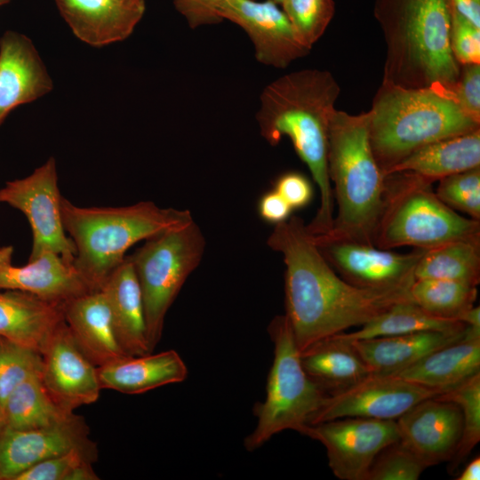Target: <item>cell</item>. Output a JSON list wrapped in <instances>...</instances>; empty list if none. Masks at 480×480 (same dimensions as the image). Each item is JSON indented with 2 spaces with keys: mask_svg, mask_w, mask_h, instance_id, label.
I'll list each match as a JSON object with an SVG mask.
<instances>
[{
  "mask_svg": "<svg viewBox=\"0 0 480 480\" xmlns=\"http://www.w3.org/2000/svg\"><path fill=\"white\" fill-rule=\"evenodd\" d=\"M269 248L285 265V316L302 352L353 326H362L395 304L412 300L407 283L384 288L351 284L339 276L318 250L303 220L291 216L276 224Z\"/></svg>",
  "mask_w": 480,
  "mask_h": 480,
  "instance_id": "1",
  "label": "cell"
},
{
  "mask_svg": "<svg viewBox=\"0 0 480 480\" xmlns=\"http://www.w3.org/2000/svg\"><path fill=\"white\" fill-rule=\"evenodd\" d=\"M340 87L328 70L307 68L284 75L261 92L256 114L260 133L272 146L290 139L318 187L320 205L306 225L312 235L329 231L334 198L329 177L328 129Z\"/></svg>",
  "mask_w": 480,
  "mask_h": 480,
  "instance_id": "2",
  "label": "cell"
},
{
  "mask_svg": "<svg viewBox=\"0 0 480 480\" xmlns=\"http://www.w3.org/2000/svg\"><path fill=\"white\" fill-rule=\"evenodd\" d=\"M386 44L382 82L448 97L460 65L450 46L449 0H374Z\"/></svg>",
  "mask_w": 480,
  "mask_h": 480,
  "instance_id": "3",
  "label": "cell"
},
{
  "mask_svg": "<svg viewBox=\"0 0 480 480\" xmlns=\"http://www.w3.org/2000/svg\"><path fill=\"white\" fill-rule=\"evenodd\" d=\"M368 122V111L352 115L336 109L331 118L327 162L337 214L326 233L372 243L385 204L386 177L370 144Z\"/></svg>",
  "mask_w": 480,
  "mask_h": 480,
  "instance_id": "4",
  "label": "cell"
},
{
  "mask_svg": "<svg viewBox=\"0 0 480 480\" xmlns=\"http://www.w3.org/2000/svg\"><path fill=\"white\" fill-rule=\"evenodd\" d=\"M66 232L76 248L74 265L92 290H100L136 243L193 219L188 210L144 201L121 207H81L61 200Z\"/></svg>",
  "mask_w": 480,
  "mask_h": 480,
  "instance_id": "5",
  "label": "cell"
},
{
  "mask_svg": "<svg viewBox=\"0 0 480 480\" xmlns=\"http://www.w3.org/2000/svg\"><path fill=\"white\" fill-rule=\"evenodd\" d=\"M369 113L370 144L385 173L431 142L480 129L451 98L432 89H405L382 82Z\"/></svg>",
  "mask_w": 480,
  "mask_h": 480,
  "instance_id": "6",
  "label": "cell"
},
{
  "mask_svg": "<svg viewBox=\"0 0 480 480\" xmlns=\"http://www.w3.org/2000/svg\"><path fill=\"white\" fill-rule=\"evenodd\" d=\"M385 177V204L372 235L375 246L428 250L457 240L480 241L479 220L444 204L432 183L407 172Z\"/></svg>",
  "mask_w": 480,
  "mask_h": 480,
  "instance_id": "7",
  "label": "cell"
},
{
  "mask_svg": "<svg viewBox=\"0 0 480 480\" xmlns=\"http://www.w3.org/2000/svg\"><path fill=\"white\" fill-rule=\"evenodd\" d=\"M268 332L274 344V360L265 400L253 406L258 420L255 429L244 439L248 451L258 449L281 431L300 432L327 396L304 371L286 316L274 317Z\"/></svg>",
  "mask_w": 480,
  "mask_h": 480,
  "instance_id": "8",
  "label": "cell"
},
{
  "mask_svg": "<svg viewBox=\"0 0 480 480\" xmlns=\"http://www.w3.org/2000/svg\"><path fill=\"white\" fill-rule=\"evenodd\" d=\"M130 255L140 286L149 351L160 341L165 316L205 251L194 219L147 240Z\"/></svg>",
  "mask_w": 480,
  "mask_h": 480,
  "instance_id": "9",
  "label": "cell"
},
{
  "mask_svg": "<svg viewBox=\"0 0 480 480\" xmlns=\"http://www.w3.org/2000/svg\"><path fill=\"white\" fill-rule=\"evenodd\" d=\"M62 197L54 157H50L30 175L9 181L0 188V203L20 210L29 222L32 248L28 260L45 252H54L74 263L76 248L64 228Z\"/></svg>",
  "mask_w": 480,
  "mask_h": 480,
  "instance_id": "10",
  "label": "cell"
},
{
  "mask_svg": "<svg viewBox=\"0 0 480 480\" xmlns=\"http://www.w3.org/2000/svg\"><path fill=\"white\" fill-rule=\"evenodd\" d=\"M320 442L341 480H366L377 455L399 440L396 420L346 417L305 426L300 432Z\"/></svg>",
  "mask_w": 480,
  "mask_h": 480,
  "instance_id": "11",
  "label": "cell"
},
{
  "mask_svg": "<svg viewBox=\"0 0 480 480\" xmlns=\"http://www.w3.org/2000/svg\"><path fill=\"white\" fill-rule=\"evenodd\" d=\"M330 266L348 283L364 288H384L411 283L424 250L398 253L372 243L327 233L312 235Z\"/></svg>",
  "mask_w": 480,
  "mask_h": 480,
  "instance_id": "12",
  "label": "cell"
},
{
  "mask_svg": "<svg viewBox=\"0 0 480 480\" xmlns=\"http://www.w3.org/2000/svg\"><path fill=\"white\" fill-rule=\"evenodd\" d=\"M445 391L395 375L371 373L341 392L327 395L308 425L346 417L396 420L420 401Z\"/></svg>",
  "mask_w": 480,
  "mask_h": 480,
  "instance_id": "13",
  "label": "cell"
},
{
  "mask_svg": "<svg viewBox=\"0 0 480 480\" xmlns=\"http://www.w3.org/2000/svg\"><path fill=\"white\" fill-rule=\"evenodd\" d=\"M217 13L244 30L256 60L266 66L285 68L311 50L301 43L279 4L271 0H221Z\"/></svg>",
  "mask_w": 480,
  "mask_h": 480,
  "instance_id": "14",
  "label": "cell"
},
{
  "mask_svg": "<svg viewBox=\"0 0 480 480\" xmlns=\"http://www.w3.org/2000/svg\"><path fill=\"white\" fill-rule=\"evenodd\" d=\"M41 354L42 382L63 410L74 412L99 399L102 388L98 366L79 347L66 323L56 330Z\"/></svg>",
  "mask_w": 480,
  "mask_h": 480,
  "instance_id": "15",
  "label": "cell"
},
{
  "mask_svg": "<svg viewBox=\"0 0 480 480\" xmlns=\"http://www.w3.org/2000/svg\"><path fill=\"white\" fill-rule=\"evenodd\" d=\"M82 416L73 413L60 422L28 429L0 431V480H15L35 464L75 448L97 446Z\"/></svg>",
  "mask_w": 480,
  "mask_h": 480,
  "instance_id": "16",
  "label": "cell"
},
{
  "mask_svg": "<svg viewBox=\"0 0 480 480\" xmlns=\"http://www.w3.org/2000/svg\"><path fill=\"white\" fill-rule=\"evenodd\" d=\"M399 441L427 467L453 457L462 435V413L454 403L434 397L398 417Z\"/></svg>",
  "mask_w": 480,
  "mask_h": 480,
  "instance_id": "17",
  "label": "cell"
},
{
  "mask_svg": "<svg viewBox=\"0 0 480 480\" xmlns=\"http://www.w3.org/2000/svg\"><path fill=\"white\" fill-rule=\"evenodd\" d=\"M12 255V246L0 247V290L26 292L59 304L94 291L74 263L57 253L45 252L18 267Z\"/></svg>",
  "mask_w": 480,
  "mask_h": 480,
  "instance_id": "18",
  "label": "cell"
},
{
  "mask_svg": "<svg viewBox=\"0 0 480 480\" xmlns=\"http://www.w3.org/2000/svg\"><path fill=\"white\" fill-rule=\"evenodd\" d=\"M53 83L31 39L6 31L0 37V125L17 107L44 96Z\"/></svg>",
  "mask_w": 480,
  "mask_h": 480,
  "instance_id": "19",
  "label": "cell"
},
{
  "mask_svg": "<svg viewBox=\"0 0 480 480\" xmlns=\"http://www.w3.org/2000/svg\"><path fill=\"white\" fill-rule=\"evenodd\" d=\"M73 34L101 47L125 40L142 19L146 4L123 0H54Z\"/></svg>",
  "mask_w": 480,
  "mask_h": 480,
  "instance_id": "20",
  "label": "cell"
},
{
  "mask_svg": "<svg viewBox=\"0 0 480 480\" xmlns=\"http://www.w3.org/2000/svg\"><path fill=\"white\" fill-rule=\"evenodd\" d=\"M62 309L74 339L95 365L127 356L117 340L109 306L100 289L64 302Z\"/></svg>",
  "mask_w": 480,
  "mask_h": 480,
  "instance_id": "21",
  "label": "cell"
},
{
  "mask_svg": "<svg viewBox=\"0 0 480 480\" xmlns=\"http://www.w3.org/2000/svg\"><path fill=\"white\" fill-rule=\"evenodd\" d=\"M64 323L62 304L26 292L0 290V337L42 353Z\"/></svg>",
  "mask_w": 480,
  "mask_h": 480,
  "instance_id": "22",
  "label": "cell"
},
{
  "mask_svg": "<svg viewBox=\"0 0 480 480\" xmlns=\"http://www.w3.org/2000/svg\"><path fill=\"white\" fill-rule=\"evenodd\" d=\"M100 290L107 298L115 332L124 352L127 356L151 353L142 293L130 255L112 271Z\"/></svg>",
  "mask_w": 480,
  "mask_h": 480,
  "instance_id": "23",
  "label": "cell"
},
{
  "mask_svg": "<svg viewBox=\"0 0 480 480\" xmlns=\"http://www.w3.org/2000/svg\"><path fill=\"white\" fill-rule=\"evenodd\" d=\"M459 332L424 331L408 334L348 340L371 373L392 375L429 353L464 338Z\"/></svg>",
  "mask_w": 480,
  "mask_h": 480,
  "instance_id": "24",
  "label": "cell"
},
{
  "mask_svg": "<svg viewBox=\"0 0 480 480\" xmlns=\"http://www.w3.org/2000/svg\"><path fill=\"white\" fill-rule=\"evenodd\" d=\"M98 376L102 389L136 395L183 381L188 368L175 350H167L127 356L98 366Z\"/></svg>",
  "mask_w": 480,
  "mask_h": 480,
  "instance_id": "25",
  "label": "cell"
},
{
  "mask_svg": "<svg viewBox=\"0 0 480 480\" xmlns=\"http://www.w3.org/2000/svg\"><path fill=\"white\" fill-rule=\"evenodd\" d=\"M476 167H480V129L427 144L392 166L385 176L407 172L432 183Z\"/></svg>",
  "mask_w": 480,
  "mask_h": 480,
  "instance_id": "26",
  "label": "cell"
},
{
  "mask_svg": "<svg viewBox=\"0 0 480 480\" xmlns=\"http://www.w3.org/2000/svg\"><path fill=\"white\" fill-rule=\"evenodd\" d=\"M300 360L306 373L326 395L341 392L371 374L351 343L336 335L300 352Z\"/></svg>",
  "mask_w": 480,
  "mask_h": 480,
  "instance_id": "27",
  "label": "cell"
},
{
  "mask_svg": "<svg viewBox=\"0 0 480 480\" xmlns=\"http://www.w3.org/2000/svg\"><path fill=\"white\" fill-rule=\"evenodd\" d=\"M479 372L480 339L463 338L392 375L426 388L448 390Z\"/></svg>",
  "mask_w": 480,
  "mask_h": 480,
  "instance_id": "28",
  "label": "cell"
},
{
  "mask_svg": "<svg viewBox=\"0 0 480 480\" xmlns=\"http://www.w3.org/2000/svg\"><path fill=\"white\" fill-rule=\"evenodd\" d=\"M3 428L28 429L52 425L74 412L59 406L44 388L41 373L20 382L7 397L1 411Z\"/></svg>",
  "mask_w": 480,
  "mask_h": 480,
  "instance_id": "29",
  "label": "cell"
},
{
  "mask_svg": "<svg viewBox=\"0 0 480 480\" xmlns=\"http://www.w3.org/2000/svg\"><path fill=\"white\" fill-rule=\"evenodd\" d=\"M466 324L456 319L433 316L412 300L395 304L353 332L336 336L346 340L408 334L424 331L459 332Z\"/></svg>",
  "mask_w": 480,
  "mask_h": 480,
  "instance_id": "30",
  "label": "cell"
},
{
  "mask_svg": "<svg viewBox=\"0 0 480 480\" xmlns=\"http://www.w3.org/2000/svg\"><path fill=\"white\" fill-rule=\"evenodd\" d=\"M414 279H441L476 286L480 282V241L457 240L424 250Z\"/></svg>",
  "mask_w": 480,
  "mask_h": 480,
  "instance_id": "31",
  "label": "cell"
},
{
  "mask_svg": "<svg viewBox=\"0 0 480 480\" xmlns=\"http://www.w3.org/2000/svg\"><path fill=\"white\" fill-rule=\"evenodd\" d=\"M414 303L428 313L443 318L456 319L474 306L476 286L441 279H414L410 287Z\"/></svg>",
  "mask_w": 480,
  "mask_h": 480,
  "instance_id": "32",
  "label": "cell"
},
{
  "mask_svg": "<svg viewBox=\"0 0 480 480\" xmlns=\"http://www.w3.org/2000/svg\"><path fill=\"white\" fill-rule=\"evenodd\" d=\"M435 398L456 404L462 413V435L450 460L454 471L480 441V372Z\"/></svg>",
  "mask_w": 480,
  "mask_h": 480,
  "instance_id": "33",
  "label": "cell"
},
{
  "mask_svg": "<svg viewBox=\"0 0 480 480\" xmlns=\"http://www.w3.org/2000/svg\"><path fill=\"white\" fill-rule=\"evenodd\" d=\"M42 364L39 351L0 337V412L9 395L20 382L41 373Z\"/></svg>",
  "mask_w": 480,
  "mask_h": 480,
  "instance_id": "34",
  "label": "cell"
},
{
  "mask_svg": "<svg viewBox=\"0 0 480 480\" xmlns=\"http://www.w3.org/2000/svg\"><path fill=\"white\" fill-rule=\"evenodd\" d=\"M281 6L298 37L309 49L324 35L335 13L333 0H284Z\"/></svg>",
  "mask_w": 480,
  "mask_h": 480,
  "instance_id": "35",
  "label": "cell"
},
{
  "mask_svg": "<svg viewBox=\"0 0 480 480\" xmlns=\"http://www.w3.org/2000/svg\"><path fill=\"white\" fill-rule=\"evenodd\" d=\"M438 181L435 192L444 204L480 220V167L449 175Z\"/></svg>",
  "mask_w": 480,
  "mask_h": 480,
  "instance_id": "36",
  "label": "cell"
},
{
  "mask_svg": "<svg viewBox=\"0 0 480 480\" xmlns=\"http://www.w3.org/2000/svg\"><path fill=\"white\" fill-rule=\"evenodd\" d=\"M427 467L399 440L375 458L366 480H417Z\"/></svg>",
  "mask_w": 480,
  "mask_h": 480,
  "instance_id": "37",
  "label": "cell"
},
{
  "mask_svg": "<svg viewBox=\"0 0 480 480\" xmlns=\"http://www.w3.org/2000/svg\"><path fill=\"white\" fill-rule=\"evenodd\" d=\"M97 446L75 448L30 467L15 480H71L77 468L97 460Z\"/></svg>",
  "mask_w": 480,
  "mask_h": 480,
  "instance_id": "38",
  "label": "cell"
},
{
  "mask_svg": "<svg viewBox=\"0 0 480 480\" xmlns=\"http://www.w3.org/2000/svg\"><path fill=\"white\" fill-rule=\"evenodd\" d=\"M450 46L460 65L480 64V28L452 12Z\"/></svg>",
  "mask_w": 480,
  "mask_h": 480,
  "instance_id": "39",
  "label": "cell"
},
{
  "mask_svg": "<svg viewBox=\"0 0 480 480\" xmlns=\"http://www.w3.org/2000/svg\"><path fill=\"white\" fill-rule=\"evenodd\" d=\"M448 97L480 123V64L460 65V75Z\"/></svg>",
  "mask_w": 480,
  "mask_h": 480,
  "instance_id": "40",
  "label": "cell"
},
{
  "mask_svg": "<svg viewBox=\"0 0 480 480\" xmlns=\"http://www.w3.org/2000/svg\"><path fill=\"white\" fill-rule=\"evenodd\" d=\"M274 189L294 209L307 206L313 198V187L309 180L297 172H289L279 176Z\"/></svg>",
  "mask_w": 480,
  "mask_h": 480,
  "instance_id": "41",
  "label": "cell"
},
{
  "mask_svg": "<svg viewBox=\"0 0 480 480\" xmlns=\"http://www.w3.org/2000/svg\"><path fill=\"white\" fill-rule=\"evenodd\" d=\"M221 0H172L191 28L214 25L222 21L217 13Z\"/></svg>",
  "mask_w": 480,
  "mask_h": 480,
  "instance_id": "42",
  "label": "cell"
},
{
  "mask_svg": "<svg viewBox=\"0 0 480 480\" xmlns=\"http://www.w3.org/2000/svg\"><path fill=\"white\" fill-rule=\"evenodd\" d=\"M292 211L290 204L275 189L263 194L258 203L260 217L275 225L287 220Z\"/></svg>",
  "mask_w": 480,
  "mask_h": 480,
  "instance_id": "43",
  "label": "cell"
},
{
  "mask_svg": "<svg viewBox=\"0 0 480 480\" xmlns=\"http://www.w3.org/2000/svg\"><path fill=\"white\" fill-rule=\"evenodd\" d=\"M452 12L480 28V0H449Z\"/></svg>",
  "mask_w": 480,
  "mask_h": 480,
  "instance_id": "44",
  "label": "cell"
},
{
  "mask_svg": "<svg viewBox=\"0 0 480 480\" xmlns=\"http://www.w3.org/2000/svg\"><path fill=\"white\" fill-rule=\"evenodd\" d=\"M480 479V458L471 460L456 480H479Z\"/></svg>",
  "mask_w": 480,
  "mask_h": 480,
  "instance_id": "45",
  "label": "cell"
},
{
  "mask_svg": "<svg viewBox=\"0 0 480 480\" xmlns=\"http://www.w3.org/2000/svg\"><path fill=\"white\" fill-rule=\"evenodd\" d=\"M123 1L131 3V4H146L145 0H123Z\"/></svg>",
  "mask_w": 480,
  "mask_h": 480,
  "instance_id": "46",
  "label": "cell"
},
{
  "mask_svg": "<svg viewBox=\"0 0 480 480\" xmlns=\"http://www.w3.org/2000/svg\"><path fill=\"white\" fill-rule=\"evenodd\" d=\"M11 0H0V7L7 4Z\"/></svg>",
  "mask_w": 480,
  "mask_h": 480,
  "instance_id": "47",
  "label": "cell"
},
{
  "mask_svg": "<svg viewBox=\"0 0 480 480\" xmlns=\"http://www.w3.org/2000/svg\"><path fill=\"white\" fill-rule=\"evenodd\" d=\"M2 428H3V419H2V414H1V412H0V431H1Z\"/></svg>",
  "mask_w": 480,
  "mask_h": 480,
  "instance_id": "48",
  "label": "cell"
},
{
  "mask_svg": "<svg viewBox=\"0 0 480 480\" xmlns=\"http://www.w3.org/2000/svg\"><path fill=\"white\" fill-rule=\"evenodd\" d=\"M271 1L275 2L276 4H277L279 5H281L283 4V2H284V0H271Z\"/></svg>",
  "mask_w": 480,
  "mask_h": 480,
  "instance_id": "49",
  "label": "cell"
}]
</instances>
